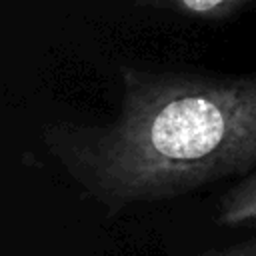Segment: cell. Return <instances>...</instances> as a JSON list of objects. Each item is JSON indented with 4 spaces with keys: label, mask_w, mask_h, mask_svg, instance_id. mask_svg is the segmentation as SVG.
Masks as SVG:
<instances>
[{
    "label": "cell",
    "mask_w": 256,
    "mask_h": 256,
    "mask_svg": "<svg viewBox=\"0 0 256 256\" xmlns=\"http://www.w3.org/2000/svg\"><path fill=\"white\" fill-rule=\"evenodd\" d=\"M232 0H180V4L192 12H198V14H206V12H212L224 4H228Z\"/></svg>",
    "instance_id": "cell-3"
},
{
    "label": "cell",
    "mask_w": 256,
    "mask_h": 256,
    "mask_svg": "<svg viewBox=\"0 0 256 256\" xmlns=\"http://www.w3.org/2000/svg\"><path fill=\"white\" fill-rule=\"evenodd\" d=\"M204 256H256V242H248V244H238L226 250H216V252H208Z\"/></svg>",
    "instance_id": "cell-4"
},
{
    "label": "cell",
    "mask_w": 256,
    "mask_h": 256,
    "mask_svg": "<svg viewBox=\"0 0 256 256\" xmlns=\"http://www.w3.org/2000/svg\"><path fill=\"white\" fill-rule=\"evenodd\" d=\"M256 218V176L234 188L220 206L218 220L222 224H242Z\"/></svg>",
    "instance_id": "cell-2"
},
{
    "label": "cell",
    "mask_w": 256,
    "mask_h": 256,
    "mask_svg": "<svg viewBox=\"0 0 256 256\" xmlns=\"http://www.w3.org/2000/svg\"><path fill=\"white\" fill-rule=\"evenodd\" d=\"M256 166V76L126 74L118 120L84 154L82 176L110 206L160 200Z\"/></svg>",
    "instance_id": "cell-1"
}]
</instances>
